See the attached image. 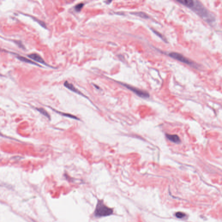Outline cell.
I'll return each mask as SVG.
<instances>
[{
    "label": "cell",
    "instance_id": "obj_1",
    "mask_svg": "<svg viewBox=\"0 0 222 222\" xmlns=\"http://www.w3.org/2000/svg\"><path fill=\"white\" fill-rule=\"evenodd\" d=\"M191 9L195 11L199 16L208 23H213L215 20V18L213 15L206 9L201 3L197 1H194V4Z\"/></svg>",
    "mask_w": 222,
    "mask_h": 222
},
{
    "label": "cell",
    "instance_id": "obj_7",
    "mask_svg": "<svg viewBox=\"0 0 222 222\" xmlns=\"http://www.w3.org/2000/svg\"><path fill=\"white\" fill-rule=\"evenodd\" d=\"M166 137L169 140H170V141L174 143L179 144L181 142V139L178 135H170V134H166Z\"/></svg>",
    "mask_w": 222,
    "mask_h": 222
},
{
    "label": "cell",
    "instance_id": "obj_8",
    "mask_svg": "<svg viewBox=\"0 0 222 222\" xmlns=\"http://www.w3.org/2000/svg\"><path fill=\"white\" fill-rule=\"evenodd\" d=\"M177 2L190 8H191L194 3V1L191 0H180Z\"/></svg>",
    "mask_w": 222,
    "mask_h": 222
},
{
    "label": "cell",
    "instance_id": "obj_5",
    "mask_svg": "<svg viewBox=\"0 0 222 222\" xmlns=\"http://www.w3.org/2000/svg\"><path fill=\"white\" fill-rule=\"evenodd\" d=\"M28 56L29 58L35 60L37 62L42 63L43 64L45 65L46 66H48L47 63H46L45 61L43 60V59L38 54H35V53L31 54L28 55Z\"/></svg>",
    "mask_w": 222,
    "mask_h": 222
},
{
    "label": "cell",
    "instance_id": "obj_9",
    "mask_svg": "<svg viewBox=\"0 0 222 222\" xmlns=\"http://www.w3.org/2000/svg\"><path fill=\"white\" fill-rule=\"evenodd\" d=\"M17 58H18V59H19V60L21 61L24 62H25V63H30V64L36 65L38 66V65L36 63H34V62L32 61L31 60H30L29 59H27L26 58L24 57L23 56H18Z\"/></svg>",
    "mask_w": 222,
    "mask_h": 222
},
{
    "label": "cell",
    "instance_id": "obj_14",
    "mask_svg": "<svg viewBox=\"0 0 222 222\" xmlns=\"http://www.w3.org/2000/svg\"><path fill=\"white\" fill-rule=\"evenodd\" d=\"M152 29V31L154 32V34H156L157 36L160 37V38H161V39L163 40H164L165 41H166V40H165V38L163 36H162V34H160V33L158 32V31H155V30H154V29Z\"/></svg>",
    "mask_w": 222,
    "mask_h": 222
},
{
    "label": "cell",
    "instance_id": "obj_15",
    "mask_svg": "<svg viewBox=\"0 0 222 222\" xmlns=\"http://www.w3.org/2000/svg\"><path fill=\"white\" fill-rule=\"evenodd\" d=\"M176 216L178 218H182L184 217L185 214L182 212H177L176 213Z\"/></svg>",
    "mask_w": 222,
    "mask_h": 222
},
{
    "label": "cell",
    "instance_id": "obj_12",
    "mask_svg": "<svg viewBox=\"0 0 222 222\" xmlns=\"http://www.w3.org/2000/svg\"><path fill=\"white\" fill-rule=\"evenodd\" d=\"M133 14H135V15H137L138 16L142 18H149V17L146 14V13H144L143 12H135L133 13Z\"/></svg>",
    "mask_w": 222,
    "mask_h": 222
},
{
    "label": "cell",
    "instance_id": "obj_6",
    "mask_svg": "<svg viewBox=\"0 0 222 222\" xmlns=\"http://www.w3.org/2000/svg\"><path fill=\"white\" fill-rule=\"evenodd\" d=\"M64 86L66 88H68L69 90H71L73 92H75L76 93L78 94L82 95V96H83V97H85L84 95L83 94V93L79 91V90H78L77 88H76L75 86L72 84L69 83L68 81H66L64 83Z\"/></svg>",
    "mask_w": 222,
    "mask_h": 222
},
{
    "label": "cell",
    "instance_id": "obj_3",
    "mask_svg": "<svg viewBox=\"0 0 222 222\" xmlns=\"http://www.w3.org/2000/svg\"><path fill=\"white\" fill-rule=\"evenodd\" d=\"M121 84L122 86H124V87L127 88L128 89L134 92L136 95H138V97L143 98H147L149 97V93L145 92V91L142 90L139 88H136L135 87H133L132 86H130L129 85L124 84V83H121Z\"/></svg>",
    "mask_w": 222,
    "mask_h": 222
},
{
    "label": "cell",
    "instance_id": "obj_4",
    "mask_svg": "<svg viewBox=\"0 0 222 222\" xmlns=\"http://www.w3.org/2000/svg\"><path fill=\"white\" fill-rule=\"evenodd\" d=\"M169 56L173 59H175L179 61L185 63L186 64L192 65L194 63L189 60V59L185 57L183 55L177 53L171 52L168 54Z\"/></svg>",
    "mask_w": 222,
    "mask_h": 222
},
{
    "label": "cell",
    "instance_id": "obj_10",
    "mask_svg": "<svg viewBox=\"0 0 222 222\" xmlns=\"http://www.w3.org/2000/svg\"><path fill=\"white\" fill-rule=\"evenodd\" d=\"M55 112L56 113H58V114H60V115H62L64 116L67 117H68V118H71V119H76V120H79V118H77L76 116L71 115V114H68V113H62V112H59L58 111H56V110L55 111Z\"/></svg>",
    "mask_w": 222,
    "mask_h": 222
},
{
    "label": "cell",
    "instance_id": "obj_11",
    "mask_svg": "<svg viewBox=\"0 0 222 222\" xmlns=\"http://www.w3.org/2000/svg\"><path fill=\"white\" fill-rule=\"evenodd\" d=\"M36 109L38 112H39L41 114H42L43 115H44L47 118H48V119H50V117L49 114L48 113L47 111H46L43 108H37Z\"/></svg>",
    "mask_w": 222,
    "mask_h": 222
},
{
    "label": "cell",
    "instance_id": "obj_13",
    "mask_svg": "<svg viewBox=\"0 0 222 222\" xmlns=\"http://www.w3.org/2000/svg\"><path fill=\"white\" fill-rule=\"evenodd\" d=\"M84 4L83 3H79V4H77L75 7V11L77 12H79L82 10Z\"/></svg>",
    "mask_w": 222,
    "mask_h": 222
},
{
    "label": "cell",
    "instance_id": "obj_2",
    "mask_svg": "<svg viewBox=\"0 0 222 222\" xmlns=\"http://www.w3.org/2000/svg\"><path fill=\"white\" fill-rule=\"evenodd\" d=\"M113 213V209L105 204L102 200L98 201L94 211L95 217L97 218L107 217L112 215Z\"/></svg>",
    "mask_w": 222,
    "mask_h": 222
}]
</instances>
